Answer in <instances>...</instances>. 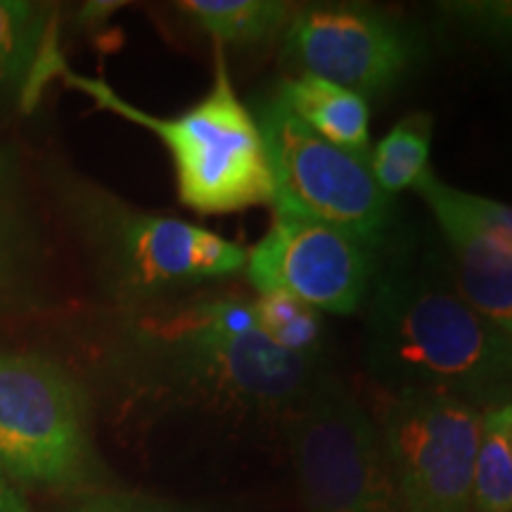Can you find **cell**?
<instances>
[{
	"mask_svg": "<svg viewBox=\"0 0 512 512\" xmlns=\"http://www.w3.org/2000/svg\"><path fill=\"white\" fill-rule=\"evenodd\" d=\"M366 306V366L375 380L475 408L512 403V337L467 302L439 249L392 235Z\"/></svg>",
	"mask_w": 512,
	"mask_h": 512,
	"instance_id": "obj_1",
	"label": "cell"
},
{
	"mask_svg": "<svg viewBox=\"0 0 512 512\" xmlns=\"http://www.w3.org/2000/svg\"><path fill=\"white\" fill-rule=\"evenodd\" d=\"M138 349L181 389L228 411L287 420L320 377L325 358L285 354L256 323L252 299L207 297L147 316Z\"/></svg>",
	"mask_w": 512,
	"mask_h": 512,
	"instance_id": "obj_2",
	"label": "cell"
},
{
	"mask_svg": "<svg viewBox=\"0 0 512 512\" xmlns=\"http://www.w3.org/2000/svg\"><path fill=\"white\" fill-rule=\"evenodd\" d=\"M95 105L147 128L169 147L176 166L178 195L197 214H230L249 207H273V176L259 124L238 98L223 50H216L214 83L178 117H152L119 98L105 81L57 69Z\"/></svg>",
	"mask_w": 512,
	"mask_h": 512,
	"instance_id": "obj_3",
	"label": "cell"
},
{
	"mask_svg": "<svg viewBox=\"0 0 512 512\" xmlns=\"http://www.w3.org/2000/svg\"><path fill=\"white\" fill-rule=\"evenodd\" d=\"M252 114L271 166L275 214L325 223L382 252L394 230V197L377 185L368 155L316 136L275 93L256 98Z\"/></svg>",
	"mask_w": 512,
	"mask_h": 512,
	"instance_id": "obj_4",
	"label": "cell"
},
{
	"mask_svg": "<svg viewBox=\"0 0 512 512\" xmlns=\"http://www.w3.org/2000/svg\"><path fill=\"white\" fill-rule=\"evenodd\" d=\"M285 432L306 510L401 512L380 427L337 377H320Z\"/></svg>",
	"mask_w": 512,
	"mask_h": 512,
	"instance_id": "obj_5",
	"label": "cell"
},
{
	"mask_svg": "<svg viewBox=\"0 0 512 512\" xmlns=\"http://www.w3.org/2000/svg\"><path fill=\"white\" fill-rule=\"evenodd\" d=\"M93 470L83 396L53 361L0 351V472L10 482L72 489Z\"/></svg>",
	"mask_w": 512,
	"mask_h": 512,
	"instance_id": "obj_6",
	"label": "cell"
},
{
	"mask_svg": "<svg viewBox=\"0 0 512 512\" xmlns=\"http://www.w3.org/2000/svg\"><path fill=\"white\" fill-rule=\"evenodd\" d=\"M380 432L401 512H472L479 408L451 394L403 389Z\"/></svg>",
	"mask_w": 512,
	"mask_h": 512,
	"instance_id": "obj_7",
	"label": "cell"
},
{
	"mask_svg": "<svg viewBox=\"0 0 512 512\" xmlns=\"http://www.w3.org/2000/svg\"><path fill=\"white\" fill-rule=\"evenodd\" d=\"M380 252L342 230L304 216L275 214L247 252L245 273L256 292H283L320 313L351 316L368 302Z\"/></svg>",
	"mask_w": 512,
	"mask_h": 512,
	"instance_id": "obj_8",
	"label": "cell"
},
{
	"mask_svg": "<svg viewBox=\"0 0 512 512\" xmlns=\"http://www.w3.org/2000/svg\"><path fill=\"white\" fill-rule=\"evenodd\" d=\"M285 55L313 74L368 98L399 86L418 60V41L394 17L366 5H309L285 29Z\"/></svg>",
	"mask_w": 512,
	"mask_h": 512,
	"instance_id": "obj_9",
	"label": "cell"
},
{
	"mask_svg": "<svg viewBox=\"0 0 512 512\" xmlns=\"http://www.w3.org/2000/svg\"><path fill=\"white\" fill-rule=\"evenodd\" d=\"M100 219L107 266L131 299L230 278L247 266L245 247L195 223L124 207Z\"/></svg>",
	"mask_w": 512,
	"mask_h": 512,
	"instance_id": "obj_10",
	"label": "cell"
},
{
	"mask_svg": "<svg viewBox=\"0 0 512 512\" xmlns=\"http://www.w3.org/2000/svg\"><path fill=\"white\" fill-rule=\"evenodd\" d=\"M437 219L463 297L512 337V207L456 190L430 171L415 185Z\"/></svg>",
	"mask_w": 512,
	"mask_h": 512,
	"instance_id": "obj_11",
	"label": "cell"
},
{
	"mask_svg": "<svg viewBox=\"0 0 512 512\" xmlns=\"http://www.w3.org/2000/svg\"><path fill=\"white\" fill-rule=\"evenodd\" d=\"M273 93L316 136L356 155L370 152V107L358 93L313 74L283 79Z\"/></svg>",
	"mask_w": 512,
	"mask_h": 512,
	"instance_id": "obj_12",
	"label": "cell"
},
{
	"mask_svg": "<svg viewBox=\"0 0 512 512\" xmlns=\"http://www.w3.org/2000/svg\"><path fill=\"white\" fill-rule=\"evenodd\" d=\"M50 12L27 0H0V98L24 88L36 69H60L48 43Z\"/></svg>",
	"mask_w": 512,
	"mask_h": 512,
	"instance_id": "obj_13",
	"label": "cell"
},
{
	"mask_svg": "<svg viewBox=\"0 0 512 512\" xmlns=\"http://www.w3.org/2000/svg\"><path fill=\"white\" fill-rule=\"evenodd\" d=\"M178 10L223 46H261L285 34L294 15L283 0H185Z\"/></svg>",
	"mask_w": 512,
	"mask_h": 512,
	"instance_id": "obj_14",
	"label": "cell"
},
{
	"mask_svg": "<svg viewBox=\"0 0 512 512\" xmlns=\"http://www.w3.org/2000/svg\"><path fill=\"white\" fill-rule=\"evenodd\" d=\"M434 121L427 112L403 117L392 131L368 152V164L375 181L387 195L418 185L432 171Z\"/></svg>",
	"mask_w": 512,
	"mask_h": 512,
	"instance_id": "obj_15",
	"label": "cell"
},
{
	"mask_svg": "<svg viewBox=\"0 0 512 512\" xmlns=\"http://www.w3.org/2000/svg\"><path fill=\"white\" fill-rule=\"evenodd\" d=\"M472 512H512V403L482 413Z\"/></svg>",
	"mask_w": 512,
	"mask_h": 512,
	"instance_id": "obj_16",
	"label": "cell"
},
{
	"mask_svg": "<svg viewBox=\"0 0 512 512\" xmlns=\"http://www.w3.org/2000/svg\"><path fill=\"white\" fill-rule=\"evenodd\" d=\"M252 306L259 330L280 351L302 358H325V325L318 309L283 292L256 294Z\"/></svg>",
	"mask_w": 512,
	"mask_h": 512,
	"instance_id": "obj_17",
	"label": "cell"
},
{
	"mask_svg": "<svg viewBox=\"0 0 512 512\" xmlns=\"http://www.w3.org/2000/svg\"><path fill=\"white\" fill-rule=\"evenodd\" d=\"M441 12L460 29L484 41L512 46V0H460L441 3Z\"/></svg>",
	"mask_w": 512,
	"mask_h": 512,
	"instance_id": "obj_18",
	"label": "cell"
},
{
	"mask_svg": "<svg viewBox=\"0 0 512 512\" xmlns=\"http://www.w3.org/2000/svg\"><path fill=\"white\" fill-rule=\"evenodd\" d=\"M69 512H176V510L143 501V498H133V496H98V498H91V501L81 503L79 508Z\"/></svg>",
	"mask_w": 512,
	"mask_h": 512,
	"instance_id": "obj_19",
	"label": "cell"
},
{
	"mask_svg": "<svg viewBox=\"0 0 512 512\" xmlns=\"http://www.w3.org/2000/svg\"><path fill=\"white\" fill-rule=\"evenodd\" d=\"M0 512H29L24 496L3 472H0Z\"/></svg>",
	"mask_w": 512,
	"mask_h": 512,
	"instance_id": "obj_20",
	"label": "cell"
},
{
	"mask_svg": "<svg viewBox=\"0 0 512 512\" xmlns=\"http://www.w3.org/2000/svg\"><path fill=\"white\" fill-rule=\"evenodd\" d=\"M0 169H3V159H0Z\"/></svg>",
	"mask_w": 512,
	"mask_h": 512,
	"instance_id": "obj_21",
	"label": "cell"
}]
</instances>
